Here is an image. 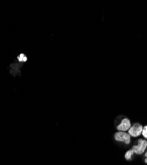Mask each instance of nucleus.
I'll return each mask as SVG.
<instances>
[{"label": "nucleus", "mask_w": 147, "mask_h": 165, "mask_svg": "<svg viewBox=\"0 0 147 165\" xmlns=\"http://www.w3.org/2000/svg\"><path fill=\"white\" fill-rule=\"evenodd\" d=\"M115 139L117 141H122L126 144H129L131 142V136L125 132L119 131L115 134Z\"/></svg>", "instance_id": "2"}, {"label": "nucleus", "mask_w": 147, "mask_h": 165, "mask_svg": "<svg viewBox=\"0 0 147 165\" xmlns=\"http://www.w3.org/2000/svg\"><path fill=\"white\" fill-rule=\"evenodd\" d=\"M145 163L147 164V158L145 159Z\"/></svg>", "instance_id": "8"}, {"label": "nucleus", "mask_w": 147, "mask_h": 165, "mask_svg": "<svg viewBox=\"0 0 147 165\" xmlns=\"http://www.w3.org/2000/svg\"><path fill=\"white\" fill-rule=\"evenodd\" d=\"M17 60H19V62H20L21 63H24L25 62H27V58L25 56V54H21L17 57Z\"/></svg>", "instance_id": "5"}, {"label": "nucleus", "mask_w": 147, "mask_h": 165, "mask_svg": "<svg viewBox=\"0 0 147 165\" xmlns=\"http://www.w3.org/2000/svg\"><path fill=\"white\" fill-rule=\"evenodd\" d=\"M145 157L147 158V152H146V153L145 154Z\"/></svg>", "instance_id": "9"}, {"label": "nucleus", "mask_w": 147, "mask_h": 165, "mask_svg": "<svg viewBox=\"0 0 147 165\" xmlns=\"http://www.w3.org/2000/svg\"><path fill=\"white\" fill-rule=\"evenodd\" d=\"M134 152L133 151H132V149L128 151L125 153V157L127 160H131V157H132V155H133Z\"/></svg>", "instance_id": "6"}, {"label": "nucleus", "mask_w": 147, "mask_h": 165, "mask_svg": "<svg viewBox=\"0 0 147 165\" xmlns=\"http://www.w3.org/2000/svg\"><path fill=\"white\" fill-rule=\"evenodd\" d=\"M147 147V141L143 139H139L138 141V145H135L131 149L133 152L136 154L141 155L144 153L146 148Z\"/></svg>", "instance_id": "1"}, {"label": "nucleus", "mask_w": 147, "mask_h": 165, "mask_svg": "<svg viewBox=\"0 0 147 165\" xmlns=\"http://www.w3.org/2000/svg\"><path fill=\"white\" fill-rule=\"evenodd\" d=\"M142 134L144 136V138L147 139V126H145L143 129V131H142Z\"/></svg>", "instance_id": "7"}, {"label": "nucleus", "mask_w": 147, "mask_h": 165, "mask_svg": "<svg viewBox=\"0 0 147 165\" xmlns=\"http://www.w3.org/2000/svg\"><path fill=\"white\" fill-rule=\"evenodd\" d=\"M131 128V122L129 119L125 118L122 120L121 124L117 126V130L120 131H125L129 130Z\"/></svg>", "instance_id": "4"}, {"label": "nucleus", "mask_w": 147, "mask_h": 165, "mask_svg": "<svg viewBox=\"0 0 147 165\" xmlns=\"http://www.w3.org/2000/svg\"><path fill=\"white\" fill-rule=\"evenodd\" d=\"M143 126H142L139 124H135L132 127H131L130 129L129 130V134L130 136L132 137H138L141 134L142 131H143Z\"/></svg>", "instance_id": "3"}]
</instances>
